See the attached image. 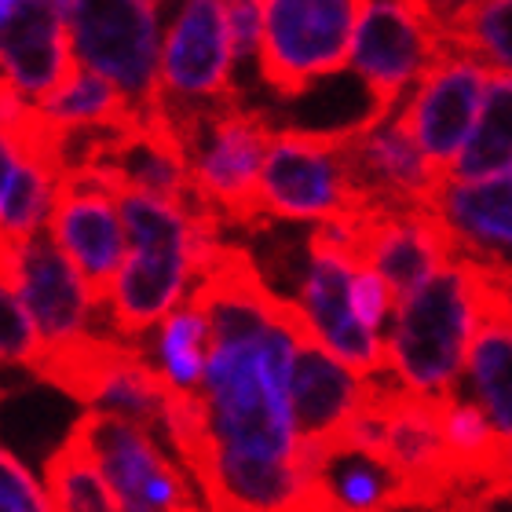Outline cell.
I'll return each mask as SVG.
<instances>
[{"instance_id": "cell-21", "label": "cell", "mask_w": 512, "mask_h": 512, "mask_svg": "<svg viewBox=\"0 0 512 512\" xmlns=\"http://www.w3.org/2000/svg\"><path fill=\"white\" fill-rule=\"evenodd\" d=\"M436 19L450 48L476 55L491 74L512 77V0L436 4Z\"/></svg>"}, {"instance_id": "cell-27", "label": "cell", "mask_w": 512, "mask_h": 512, "mask_svg": "<svg viewBox=\"0 0 512 512\" xmlns=\"http://www.w3.org/2000/svg\"><path fill=\"white\" fill-rule=\"evenodd\" d=\"M0 512H52L44 487L8 447H0Z\"/></svg>"}, {"instance_id": "cell-11", "label": "cell", "mask_w": 512, "mask_h": 512, "mask_svg": "<svg viewBox=\"0 0 512 512\" xmlns=\"http://www.w3.org/2000/svg\"><path fill=\"white\" fill-rule=\"evenodd\" d=\"M304 512H410L417 509L406 480L381 450L344 432L300 447Z\"/></svg>"}, {"instance_id": "cell-32", "label": "cell", "mask_w": 512, "mask_h": 512, "mask_svg": "<svg viewBox=\"0 0 512 512\" xmlns=\"http://www.w3.org/2000/svg\"><path fill=\"white\" fill-rule=\"evenodd\" d=\"M494 487H505V491H512V443L505 447L502 469H498V483H494Z\"/></svg>"}, {"instance_id": "cell-30", "label": "cell", "mask_w": 512, "mask_h": 512, "mask_svg": "<svg viewBox=\"0 0 512 512\" xmlns=\"http://www.w3.org/2000/svg\"><path fill=\"white\" fill-rule=\"evenodd\" d=\"M491 267V293L494 304L512 319V264H487Z\"/></svg>"}, {"instance_id": "cell-29", "label": "cell", "mask_w": 512, "mask_h": 512, "mask_svg": "<svg viewBox=\"0 0 512 512\" xmlns=\"http://www.w3.org/2000/svg\"><path fill=\"white\" fill-rule=\"evenodd\" d=\"M436 512H512V491L505 487H487L476 494H461Z\"/></svg>"}, {"instance_id": "cell-23", "label": "cell", "mask_w": 512, "mask_h": 512, "mask_svg": "<svg viewBox=\"0 0 512 512\" xmlns=\"http://www.w3.org/2000/svg\"><path fill=\"white\" fill-rule=\"evenodd\" d=\"M44 494L52 502V512H121L96 458L88 454L74 428L44 461Z\"/></svg>"}, {"instance_id": "cell-4", "label": "cell", "mask_w": 512, "mask_h": 512, "mask_svg": "<svg viewBox=\"0 0 512 512\" xmlns=\"http://www.w3.org/2000/svg\"><path fill=\"white\" fill-rule=\"evenodd\" d=\"M348 165V136L282 128L260 172V216L293 224H333L366 213Z\"/></svg>"}, {"instance_id": "cell-15", "label": "cell", "mask_w": 512, "mask_h": 512, "mask_svg": "<svg viewBox=\"0 0 512 512\" xmlns=\"http://www.w3.org/2000/svg\"><path fill=\"white\" fill-rule=\"evenodd\" d=\"M348 165L370 209H428L439 183L447 180L395 114L363 136L348 139Z\"/></svg>"}, {"instance_id": "cell-6", "label": "cell", "mask_w": 512, "mask_h": 512, "mask_svg": "<svg viewBox=\"0 0 512 512\" xmlns=\"http://www.w3.org/2000/svg\"><path fill=\"white\" fill-rule=\"evenodd\" d=\"M447 52L450 44L436 19V4L370 0L359 11L348 66L384 118H392Z\"/></svg>"}, {"instance_id": "cell-8", "label": "cell", "mask_w": 512, "mask_h": 512, "mask_svg": "<svg viewBox=\"0 0 512 512\" xmlns=\"http://www.w3.org/2000/svg\"><path fill=\"white\" fill-rule=\"evenodd\" d=\"M48 235L85 278L96 308H107L110 289L128 256V235L114 191L85 169L63 172L48 216Z\"/></svg>"}, {"instance_id": "cell-16", "label": "cell", "mask_w": 512, "mask_h": 512, "mask_svg": "<svg viewBox=\"0 0 512 512\" xmlns=\"http://www.w3.org/2000/svg\"><path fill=\"white\" fill-rule=\"evenodd\" d=\"M370 388H374V377L366 381L352 374L315 337H304L297 344L293 374H289V410H293L300 447L344 436L370 403Z\"/></svg>"}, {"instance_id": "cell-19", "label": "cell", "mask_w": 512, "mask_h": 512, "mask_svg": "<svg viewBox=\"0 0 512 512\" xmlns=\"http://www.w3.org/2000/svg\"><path fill=\"white\" fill-rule=\"evenodd\" d=\"M439 425H443V443H447L450 465L458 472L461 491L476 494L494 487L505 458V443L480 406L454 392L439 403Z\"/></svg>"}, {"instance_id": "cell-22", "label": "cell", "mask_w": 512, "mask_h": 512, "mask_svg": "<svg viewBox=\"0 0 512 512\" xmlns=\"http://www.w3.org/2000/svg\"><path fill=\"white\" fill-rule=\"evenodd\" d=\"M41 118L59 132V136H77V132H114L139 118L132 103L121 96L118 88L103 81L92 70H77V77L59 92L44 99Z\"/></svg>"}, {"instance_id": "cell-2", "label": "cell", "mask_w": 512, "mask_h": 512, "mask_svg": "<svg viewBox=\"0 0 512 512\" xmlns=\"http://www.w3.org/2000/svg\"><path fill=\"white\" fill-rule=\"evenodd\" d=\"M165 114V110H161ZM187 165L191 183L220 224L260 227V172L275 128L264 110L246 107L242 99H224L194 110H169Z\"/></svg>"}, {"instance_id": "cell-26", "label": "cell", "mask_w": 512, "mask_h": 512, "mask_svg": "<svg viewBox=\"0 0 512 512\" xmlns=\"http://www.w3.org/2000/svg\"><path fill=\"white\" fill-rule=\"evenodd\" d=\"M395 293L388 289L381 275H377L374 267H359L352 278V315L359 319V326L377 337L388 333L392 326V315H395Z\"/></svg>"}, {"instance_id": "cell-24", "label": "cell", "mask_w": 512, "mask_h": 512, "mask_svg": "<svg viewBox=\"0 0 512 512\" xmlns=\"http://www.w3.org/2000/svg\"><path fill=\"white\" fill-rule=\"evenodd\" d=\"M209 352H213L209 322L194 304L183 300V308H176L161 322L158 341H154V355H158L154 370L165 377L172 392H202Z\"/></svg>"}, {"instance_id": "cell-13", "label": "cell", "mask_w": 512, "mask_h": 512, "mask_svg": "<svg viewBox=\"0 0 512 512\" xmlns=\"http://www.w3.org/2000/svg\"><path fill=\"white\" fill-rule=\"evenodd\" d=\"M359 260L388 282L395 300H406L458 260V249L428 209H366L359 216Z\"/></svg>"}, {"instance_id": "cell-7", "label": "cell", "mask_w": 512, "mask_h": 512, "mask_svg": "<svg viewBox=\"0 0 512 512\" xmlns=\"http://www.w3.org/2000/svg\"><path fill=\"white\" fill-rule=\"evenodd\" d=\"M74 432L96 458L121 512H209L187 469L165 454L150 428L118 414L88 410Z\"/></svg>"}, {"instance_id": "cell-12", "label": "cell", "mask_w": 512, "mask_h": 512, "mask_svg": "<svg viewBox=\"0 0 512 512\" xmlns=\"http://www.w3.org/2000/svg\"><path fill=\"white\" fill-rule=\"evenodd\" d=\"M77 70L59 0H0V81L26 107L59 96Z\"/></svg>"}, {"instance_id": "cell-17", "label": "cell", "mask_w": 512, "mask_h": 512, "mask_svg": "<svg viewBox=\"0 0 512 512\" xmlns=\"http://www.w3.org/2000/svg\"><path fill=\"white\" fill-rule=\"evenodd\" d=\"M458 256L480 264H512V172L491 180H443L428 205Z\"/></svg>"}, {"instance_id": "cell-14", "label": "cell", "mask_w": 512, "mask_h": 512, "mask_svg": "<svg viewBox=\"0 0 512 512\" xmlns=\"http://www.w3.org/2000/svg\"><path fill=\"white\" fill-rule=\"evenodd\" d=\"M15 286L41 333L44 352L88 337V315L96 308V300L63 249L55 246L48 227L15 249Z\"/></svg>"}, {"instance_id": "cell-25", "label": "cell", "mask_w": 512, "mask_h": 512, "mask_svg": "<svg viewBox=\"0 0 512 512\" xmlns=\"http://www.w3.org/2000/svg\"><path fill=\"white\" fill-rule=\"evenodd\" d=\"M44 344L33 326L30 311L15 286V249L0 246V366H33L41 363Z\"/></svg>"}, {"instance_id": "cell-5", "label": "cell", "mask_w": 512, "mask_h": 512, "mask_svg": "<svg viewBox=\"0 0 512 512\" xmlns=\"http://www.w3.org/2000/svg\"><path fill=\"white\" fill-rule=\"evenodd\" d=\"M363 4L352 0H267L260 77L278 99H297L315 81L337 77L352 59Z\"/></svg>"}, {"instance_id": "cell-18", "label": "cell", "mask_w": 512, "mask_h": 512, "mask_svg": "<svg viewBox=\"0 0 512 512\" xmlns=\"http://www.w3.org/2000/svg\"><path fill=\"white\" fill-rule=\"evenodd\" d=\"M494 297V293H491ZM465 399L480 406L502 443H512V319L491 300V308L483 315L480 330L472 337L469 359L461 388Z\"/></svg>"}, {"instance_id": "cell-1", "label": "cell", "mask_w": 512, "mask_h": 512, "mask_svg": "<svg viewBox=\"0 0 512 512\" xmlns=\"http://www.w3.org/2000/svg\"><path fill=\"white\" fill-rule=\"evenodd\" d=\"M491 300V267L469 256L450 260L417 293L395 304L384 333L388 377L417 399H450L461 388L472 337Z\"/></svg>"}, {"instance_id": "cell-10", "label": "cell", "mask_w": 512, "mask_h": 512, "mask_svg": "<svg viewBox=\"0 0 512 512\" xmlns=\"http://www.w3.org/2000/svg\"><path fill=\"white\" fill-rule=\"evenodd\" d=\"M487 85H491V70L476 55L450 48L421 77V85L403 99V107L395 110L399 125L410 132L421 154L443 176L454 169L461 147L469 143L472 125L480 118L483 96H487Z\"/></svg>"}, {"instance_id": "cell-28", "label": "cell", "mask_w": 512, "mask_h": 512, "mask_svg": "<svg viewBox=\"0 0 512 512\" xmlns=\"http://www.w3.org/2000/svg\"><path fill=\"white\" fill-rule=\"evenodd\" d=\"M227 11V33H231V52H235V66L256 59L260 55V41H264V4H249V0H235L224 4Z\"/></svg>"}, {"instance_id": "cell-3", "label": "cell", "mask_w": 512, "mask_h": 512, "mask_svg": "<svg viewBox=\"0 0 512 512\" xmlns=\"http://www.w3.org/2000/svg\"><path fill=\"white\" fill-rule=\"evenodd\" d=\"M70 48L81 70L118 88L139 118L161 110V4L150 0H63Z\"/></svg>"}, {"instance_id": "cell-31", "label": "cell", "mask_w": 512, "mask_h": 512, "mask_svg": "<svg viewBox=\"0 0 512 512\" xmlns=\"http://www.w3.org/2000/svg\"><path fill=\"white\" fill-rule=\"evenodd\" d=\"M15 147H11V139H0V198H4V191H8L11 183V172H15Z\"/></svg>"}, {"instance_id": "cell-9", "label": "cell", "mask_w": 512, "mask_h": 512, "mask_svg": "<svg viewBox=\"0 0 512 512\" xmlns=\"http://www.w3.org/2000/svg\"><path fill=\"white\" fill-rule=\"evenodd\" d=\"M224 99H235V52L224 4H180L161 44V110H194Z\"/></svg>"}, {"instance_id": "cell-20", "label": "cell", "mask_w": 512, "mask_h": 512, "mask_svg": "<svg viewBox=\"0 0 512 512\" xmlns=\"http://www.w3.org/2000/svg\"><path fill=\"white\" fill-rule=\"evenodd\" d=\"M512 172V77L491 74L487 96H483L480 118L472 125L469 143L461 147L447 180H491Z\"/></svg>"}]
</instances>
